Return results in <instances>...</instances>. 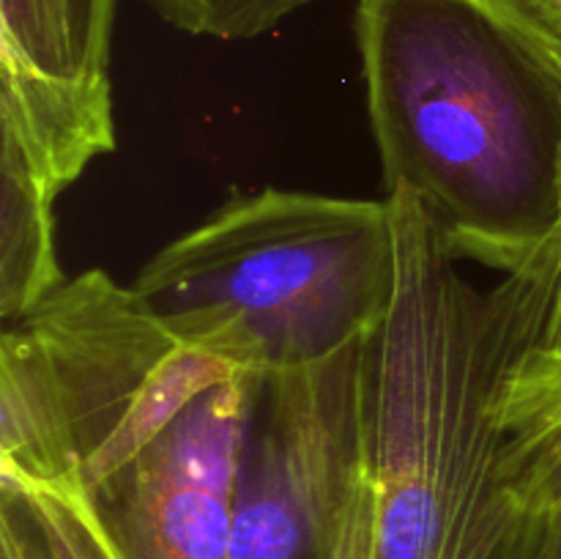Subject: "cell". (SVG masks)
<instances>
[{
	"instance_id": "7c38bea8",
	"label": "cell",
	"mask_w": 561,
	"mask_h": 559,
	"mask_svg": "<svg viewBox=\"0 0 561 559\" xmlns=\"http://www.w3.org/2000/svg\"><path fill=\"white\" fill-rule=\"evenodd\" d=\"M0 559H55L27 499L5 486H0Z\"/></svg>"
},
{
	"instance_id": "8fae6325",
	"label": "cell",
	"mask_w": 561,
	"mask_h": 559,
	"mask_svg": "<svg viewBox=\"0 0 561 559\" xmlns=\"http://www.w3.org/2000/svg\"><path fill=\"white\" fill-rule=\"evenodd\" d=\"M485 559H561V513H524L513 504Z\"/></svg>"
},
{
	"instance_id": "277c9868",
	"label": "cell",
	"mask_w": 561,
	"mask_h": 559,
	"mask_svg": "<svg viewBox=\"0 0 561 559\" xmlns=\"http://www.w3.org/2000/svg\"><path fill=\"white\" fill-rule=\"evenodd\" d=\"M365 343L261 378L228 559H327L365 466Z\"/></svg>"
},
{
	"instance_id": "9c48e42d",
	"label": "cell",
	"mask_w": 561,
	"mask_h": 559,
	"mask_svg": "<svg viewBox=\"0 0 561 559\" xmlns=\"http://www.w3.org/2000/svg\"><path fill=\"white\" fill-rule=\"evenodd\" d=\"M170 27L190 36L244 42L274 31L316 0H142Z\"/></svg>"
},
{
	"instance_id": "7a4b0ae2",
	"label": "cell",
	"mask_w": 561,
	"mask_h": 559,
	"mask_svg": "<svg viewBox=\"0 0 561 559\" xmlns=\"http://www.w3.org/2000/svg\"><path fill=\"white\" fill-rule=\"evenodd\" d=\"M394 283L389 197L263 186L153 252L131 288L186 345L272 376L367 343Z\"/></svg>"
},
{
	"instance_id": "52a82bcc",
	"label": "cell",
	"mask_w": 561,
	"mask_h": 559,
	"mask_svg": "<svg viewBox=\"0 0 561 559\" xmlns=\"http://www.w3.org/2000/svg\"><path fill=\"white\" fill-rule=\"evenodd\" d=\"M502 488L524 513H561V351L529 345L496 392Z\"/></svg>"
},
{
	"instance_id": "30bf717a",
	"label": "cell",
	"mask_w": 561,
	"mask_h": 559,
	"mask_svg": "<svg viewBox=\"0 0 561 559\" xmlns=\"http://www.w3.org/2000/svg\"><path fill=\"white\" fill-rule=\"evenodd\" d=\"M14 491H20L36 513L55 559H121L82 488L33 486Z\"/></svg>"
},
{
	"instance_id": "4fadbf2b",
	"label": "cell",
	"mask_w": 561,
	"mask_h": 559,
	"mask_svg": "<svg viewBox=\"0 0 561 559\" xmlns=\"http://www.w3.org/2000/svg\"><path fill=\"white\" fill-rule=\"evenodd\" d=\"M327 559H370V480H367V455L356 480L351 502L345 507L340 529L329 546Z\"/></svg>"
},
{
	"instance_id": "5bb4252c",
	"label": "cell",
	"mask_w": 561,
	"mask_h": 559,
	"mask_svg": "<svg viewBox=\"0 0 561 559\" xmlns=\"http://www.w3.org/2000/svg\"><path fill=\"white\" fill-rule=\"evenodd\" d=\"M537 349L561 351V233L546 266V316H542Z\"/></svg>"
},
{
	"instance_id": "5b68a950",
	"label": "cell",
	"mask_w": 561,
	"mask_h": 559,
	"mask_svg": "<svg viewBox=\"0 0 561 559\" xmlns=\"http://www.w3.org/2000/svg\"><path fill=\"white\" fill-rule=\"evenodd\" d=\"M118 0H0V153L53 195L115 151Z\"/></svg>"
},
{
	"instance_id": "ba28073f",
	"label": "cell",
	"mask_w": 561,
	"mask_h": 559,
	"mask_svg": "<svg viewBox=\"0 0 561 559\" xmlns=\"http://www.w3.org/2000/svg\"><path fill=\"white\" fill-rule=\"evenodd\" d=\"M55 197L20 159L0 153V321L66 283L55 258Z\"/></svg>"
},
{
	"instance_id": "9a60e30c",
	"label": "cell",
	"mask_w": 561,
	"mask_h": 559,
	"mask_svg": "<svg viewBox=\"0 0 561 559\" xmlns=\"http://www.w3.org/2000/svg\"><path fill=\"white\" fill-rule=\"evenodd\" d=\"M518 3L561 36V0H518Z\"/></svg>"
},
{
	"instance_id": "8992f818",
	"label": "cell",
	"mask_w": 561,
	"mask_h": 559,
	"mask_svg": "<svg viewBox=\"0 0 561 559\" xmlns=\"http://www.w3.org/2000/svg\"><path fill=\"white\" fill-rule=\"evenodd\" d=\"M244 373L186 406L85 493L121 559H228L241 447L261 389Z\"/></svg>"
},
{
	"instance_id": "3957f363",
	"label": "cell",
	"mask_w": 561,
	"mask_h": 559,
	"mask_svg": "<svg viewBox=\"0 0 561 559\" xmlns=\"http://www.w3.org/2000/svg\"><path fill=\"white\" fill-rule=\"evenodd\" d=\"M244 376L175 338L131 285L69 277L0 338V486H93L186 406Z\"/></svg>"
},
{
	"instance_id": "6da1fadb",
	"label": "cell",
	"mask_w": 561,
	"mask_h": 559,
	"mask_svg": "<svg viewBox=\"0 0 561 559\" xmlns=\"http://www.w3.org/2000/svg\"><path fill=\"white\" fill-rule=\"evenodd\" d=\"M387 192L455 261L540 272L561 233V36L518 0H356Z\"/></svg>"
}]
</instances>
